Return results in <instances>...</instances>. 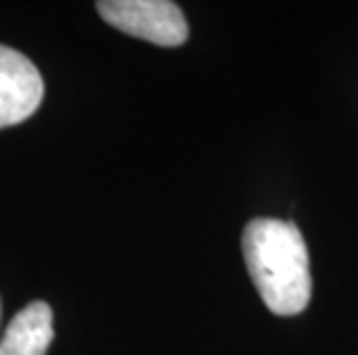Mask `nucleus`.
<instances>
[{
	"mask_svg": "<svg viewBox=\"0 0 358 355\" xmlns=\"http://www.w3.org/2000/svg\"><path fill=\"white\" fill-rule=\"evenodd\" d=\"M44 81L33 60L0 44V130L24 123L40 109Z\"/></svg>",
	"mask_w": 358,
	"mask_h": 355,
	"instance_id": "3",
	"label": "nucleus"
},
{
	"mask_svg": "<svg viewBox=\"0 0 358 355\" xmlns=\"http://www.w3.org/2000/svg\"><path fill=\"white\" fill-rule=\"evenodd\" d=\"M53 339V312L35 300L14 316L0 339V355H47Z\"/></svg>",
	"mask_w": 358,
	"mask_h": 355,
	"instance_id": "4",
	"label": "nucleus"
},
{
	"mask_svg": "<svg viewBox=\"0 0 358 355\" xmlns=\"http://www.w3.org/2000/svg\"><path fill=\"white\" fill-rule=\"evenodd\" d=\"M243 259L264 305L278 316H296L308 307L312 277L308 247L296 224L259 217L243 231Z\"/></svg>",
	"mask_w": 358,
	"mask_h": 355,
	"instance_id": "1",
	"label": "nucleus"
},
{
	"mask_svg": "<svg viewBox=\"0 0 358 355\" xmlns=\"http://www.w3.org/2000/svg\"><path fill=\"white\" fill-rule=\"evenodd\" d=\"M97 12L120 33L157 47H180L189 35L180 7L169 0H102Z\"/></svg>",
	"mask_w": 358,
	"mask_h": 355,
	"instance_id": "2",
	"label": "nucleus"
}]
</instances>
